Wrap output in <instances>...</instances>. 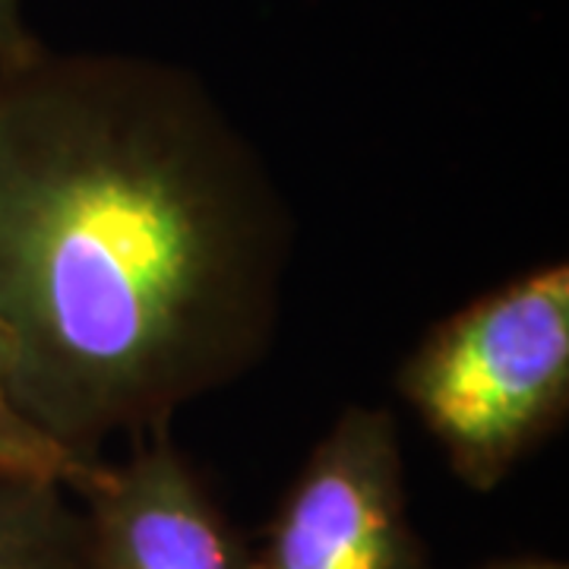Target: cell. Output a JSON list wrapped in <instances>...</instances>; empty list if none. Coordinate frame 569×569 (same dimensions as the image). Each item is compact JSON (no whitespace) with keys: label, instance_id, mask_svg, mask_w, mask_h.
Instances as JSON below:
<instances>
[{"label":"cell","instance_id":"4","mask_svg":"<svg viewBox=\"0 0 569 569\" xmlns=\"http://www.w3.org/2000/svg\"><path fill=\"white\" fill-rule=\"evenodd\" d=\"M86 569H253V550L168 430L77 493Z\"/></svg>","mask_w":569,"mask_h":569},{"label":"cell","instance_id":"6","mask_svg":"<svg viewBox=\"0 0 569 569\" xmlns=\"http://www.w3.org/2000/svg\"><path fill=\"white\" fill-rule=\"evenodd\" d=\"M104 466L108 459L86 462L80 456L67 452L22 415L10 383V346L0 332V475L41 478L82 493L102 475Z\"/></svg>","mask_w":569,"mask_h":569},{"label":"cell","instance_id":"2","mask_svg":"<svg viewBox=\"0 0 569 569\" xmlns=\"http://www.w3.org/2000/svg\"><path fill=\"white\" fill-rule=\"evenodd\" d=\"M396 389L466 488H500L569 415V266L529 269L427 329Z\"/></svg>","mask_w":569,"mask_h":569},{"label":"cell","instance_id":"5","mask_svg":"<svg viewBox=\"0 0 569 569\" xmlns=\"http://www.w3.org/2000/svg\"><path fill=\"white\" fill-rule=\"evenodd\" d=\"M77 493L54 481L0 475V569H86Z\"/></svg>","mask_w":569,"mask_h":569},{"label":"cell","instance_id":"1","mask_svg":"<svg viewBox=\"0 0 569 569\" xmlns=\"http://www.w3.org/2000/svg\"><path fill=\"white\" fill-rule=\"evenodd\" d=\"M291 216L193 73L41 44L0 67V332L22 415L86 462L272 348Z\"/></svg>","mask_w":569,"mask_h":569},{"label":"cell","instance_id":"7","mask_svg":"<svg viewBox=\"0 0 569 569\" xmlns=\"http://www.w3.org/2000/svg\"><path fill=\"white\" fill-rule=\"evenodd\" d=\"M39 48L41 41L22 17V0H0V67L26 61Z\"/></svg>","mask_w":569,"mask_h":569},{"label":"cell","instance_id":"8","mask_svg":"<svg viewBox=\"0 0 569 569\" xmlns=\"http://www.w3.org/2000/svg\"><path fill=\"white\" fill-rule=\"evenodd\" d=\"M475 569H569L563 560H553V557H509V560H493L485 567Z\"/></svg>","mask_w":569,"mask_h":569},{"label":"cell","instance_id":"3","mask_svg":"<svg viewBox=\"0 0 569 569\" xmlns=\"http://www.w3.org/2000/svg\"><path fill=\"white\" fill-rule=\"evenodd\" d=\"M253 569H433L411 522L392 408L339 411L282 493Z\"/></svg>","mask_w":569,"mask_h":569}]
</instances>
